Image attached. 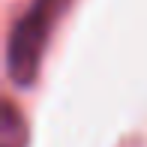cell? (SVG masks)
<instances>
[{
    "instance_id": "obj_1",
    "label": "cell",
    "mask_w": 147,
    "mask_h": 147,
    "mask_svg": "<svg viewBox=\"0 0 147 147\" xmlns=\"http://www.w3.org/2000/svg\"><path fill=\"white\" fill-rule=\"evenodd\" d=\"M66 0H33V6L15 21V27L9 33V45H6V54H9L6 66H9V75L18 87L33 84L39 60H42V48Z\"/></svg>"
},
{
    "instance_id": "obj_2",
    "label": "cell",
    "mask_w": 147,
    "mask_h": 147,
    "mask_svg": "<svg viewBox=\"0 0 147 147\" xmlns=\"http://www.w3.org/2000/svg\"><path fill=\"white\" fill-rule=\"evenodd\" d=\"M24 141H27L24 120L15 111V105L6 102L3 105V120H0V147H24Z\"/></svg>"
}]
</instances>
